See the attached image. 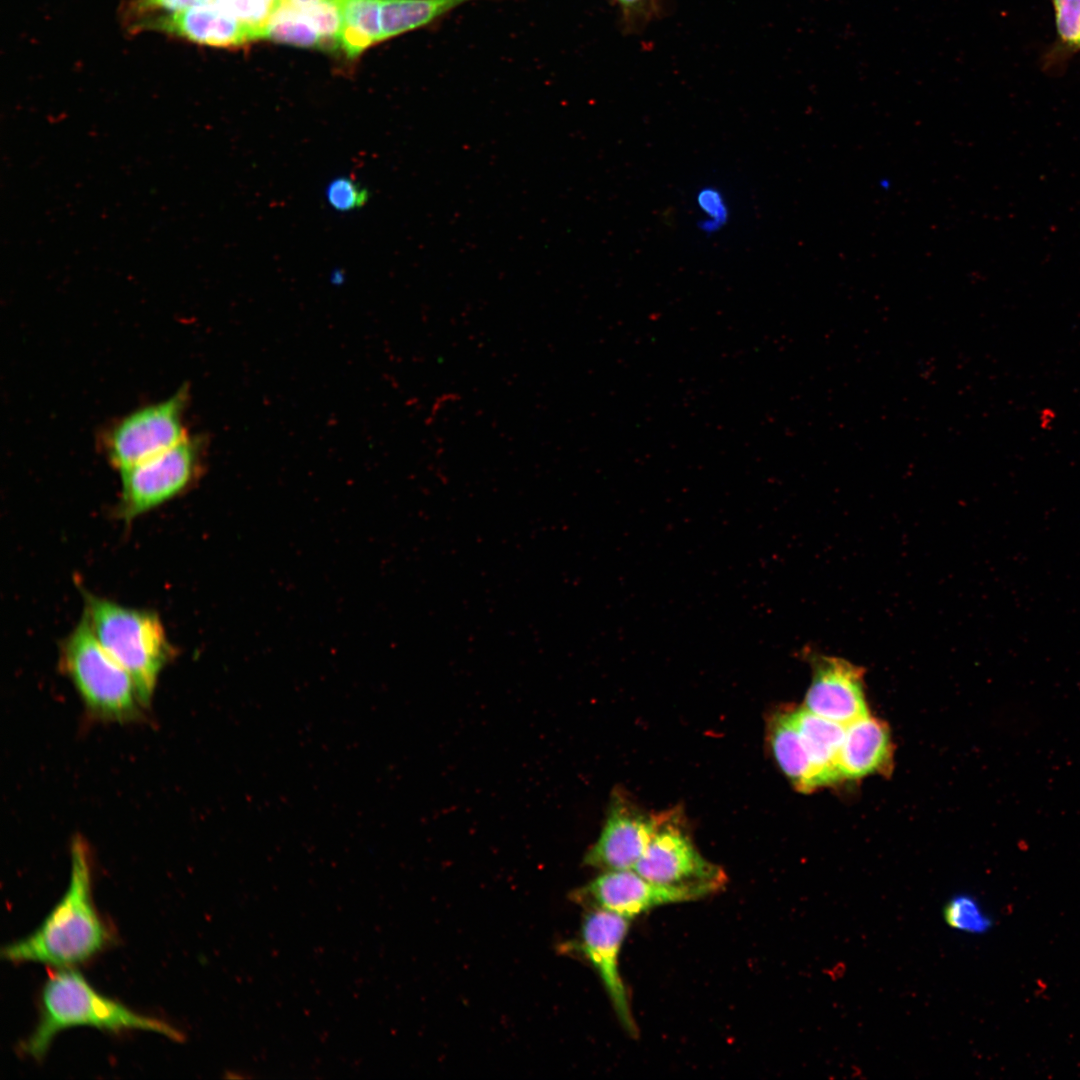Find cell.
Returning <instances> with one entry per match:
<instances>
[{"label":"cell","mask_w":1080,"mask_h":1080,"mask_svg":"<svg viewBox=\"0 0 1080 1080\" xmlns=\"http://www.w3.org/2000/svg\"><path fill=\"white\" fill-rule=\"evenodd\" d=\"M1052 1L1060 38L1067 44L1078 46L1080 39V0Z\"/></svg>","instance_id":"7402d4cb"},{"label":"cell","mask_w":1080,"mask_h":1080,"mask_svg":"<svg viewBox=\"0 0 1080 1080\" xmlns=\"http://www.w3.org/2000/svg\"><path fill=\"white\" fill-rule=\"evenodd\" d=\"M75 1026L114 1032L143 1030L176 1042L184 1040L183 1033L170 1023L135 1012L103 996L80 972L62 968L45 982L41 991L38 1022L20 1048L24 1054L39 1061L60 1031Z\"/></svg>","instance_id":"7a4b0ae2"},{"label":"cell","mask_w":1080,"mask_h":1080,"mask_svg":"<svg viewBox=\"0 0 1080 1080\" xmlns=\"http://www.w3.org/2000/svg\"><path fill=\"white\" fill-rule=\"evenodd\" d=\"M470 0H381L382 41L421 27Z\"/></svg>","instance_id":"e0dca14e"},{"label":"cell","mask_w":1080,"mask_h":1080,"mask_svg":"<svg viewBox=\"0 0 1080 1080\" xmlns=\"http://www.w3.org/2000/svg\"><path fill=\"white\" fill-rule=\"evenodd\" d=\"M326 197L331 207L337 211L348 212L364 206L369 192L353 179L341 176L329 183Z\"/></svg>","instance_id":"44dd1931"},{"label":"cell","mask_w":1080,"mask_h":1080,"mask_svg":"<svg viewBox=\"0 0 1080 1080\" xmlns=\"http://www.w3.org/2000/svg\"><path fill=\"white\" fill-rule=\"evenodd\" d=\"M282 0H214L215 4L252 30L263 39L264 28Z\"/></svg>","instance_id":"d6986e66"},{"label":"cell","mask_w":1080,"mask_h":1080,"mask_svg":"<svg viewBox=\"0 0 1080 1080\" xmlns=\"http://www.w3.org/2000/svg\"><path fill=\"white\" fill-rule=\"evenodd\" d=\"M60 667L97 719L128 722L145 708L133 678L102 646L85 614L62 643Z\"/></svg>","instance_id":"277c9868"},{"label":"cell","mask_w":1080,"mask_h":1080,"mask_svg":"<svg viewBox=\"0 0 1080 1080\" xmlns=\"http://www.w3.org/2000/svg\"><path fill=\"white\" fill-rule=\"evenodd\" d=\"M214 0H135L132 2L130 11L138 19L170 14L194 7L212 4Z\"/></svg>","instance_id":"603a6c76"},{"label":"cell","mask_w":1080,"mask_h":1080,"mask_svg":"<svg viewBox=\"0 0 1080 1080\" xmlns=\"http://www.w3.org/2000/svg\"><path fill=\"white\" fill-rule=\"evenodd\" d=\"M625 7H634L638 5L642 0H618Z\"/></svg>","instance_id":"484cf974"},{"label":"cell","mask_w":1080,"mask_h":1080,"mask_svg":"<svg viewBox=\"0 0 1080 1080\" xmlns=\"http://www.w3.org/2000/svg\"><path fill=\"white\" fill-rule=\"evenodd\" d=\"M188 390L182 387L168 399L134 410L104 434L110 463L125 469L177 445L189 435L184 423Z\"/></svg>","instance_id":"8992f818"},{"label":"cell","mask_w":1080,"mask_h":1080,"mask_svg":"<svg viewBox=\"0 0 1080 1080\" xmlns=\"http://www.w3.org/2000/svg\"><path fill=\"white\" fill-rule=\"evenodd\" d=\"M660 816L644 812L624 792L614 791L600 835L586 851L583 864L602 871L634 869L657 829Z\"/></svg>","instance_id":"30bf717a"},{"label":"cell","mask_w":1080,"mask_h":1080,"mask_svg":"<svg viewBox=\"0 0 1080 1080\" xmlns=\"http://www.w3.org/2000/svg\"><path fill=\"white\" fill-rule=\"evenodd\" d=\"M708 894L690 887L658 884L634 869L603 871L574 889L570 899L588 909L609 911L628 919L655 907L698 900Z\"/></svg>","instance_id":"9c48e42d"},{"label":"cell","mask_w":1080,"mask_h":1080,"mask_svg":"<svg viewBox=\"0 0 1080 1080\" xmlns=\"http://www.w3.org/2000/svg\"><path fill=\"white\" fill-rule=\"evenodd\" d=\"M132 28L219 48H238L259 39L254 30L215 4L143 17L134 20Z\"/></svg>","instance_id":"7c38bea8"},{"label":"cell","mask_w":1080,"mask_h":1080,"mask_svg":"<svg viewBox=\"0 0 1080 1080\" xmlns=\"http://www.w3.org/2000/svg\"><path fill=\"white\" fill-rule=\"evenodd\" d=\"M629 925L630 919L618 914L588 909L581 921L578 937L561 944L560 952L580 956L591 964L622 1027L635 1037L638 1029L619 969V957Z\"/></svg>","instance_id":"ba28073f"},{"label":"cell","mask_w":1080,"mask_h":1080,"mask_svg":"<svg viewBox=\"0 0 1080 1080\" xmlns=\"http://www.w3.org/2000/svg\"><path fill=\"white\" fill-rule=\"evenodd\" d=\"M812 681L804 699L810 712L847 725L868 713L864 694V669L834 656L806 651Z\"/></svg>","instance_id":"8fae6325"},{"label":"cell","mask_w":1080,"mask_h":1080,"mask_svg":"<svg viewBox=\"0 0 1080 1080\" xmlns=\"http://www.w3.org/2000/svg\"><path fill=\"white\" fill-rule=\"evenodd\" d=\"M204 448L202 439L188 436L172 448L120 470V517L131 521L189 488L200 475Z\"/></svg>","instance_id":"5b68a950"},{"label":"cell","mask_w":1080,"mask_h":1080,"mask_svg":"<svg viewBox=\"0 0 1080 1080\" xmlns=\"http://www.w3.org/2000/svg\"><path fill=\"white\" fill-rule=\"evenodd\" d=\"M284 1L287 2L289 5H291L292 7H294L295 9L304 12V11H306V10L320 4L321 2H323L325 0H284Z\"/></svg>","instance_id":"d4e9b609"},{"label":"cell","mask_w":1080,"mask_h":1080,"mask_svg":"<svg viewBox=\"0 0 1080 1080\" xmlns=\"http://www.w3.org/2000/svg\"><path fill=\"white\" fill-rule=\"evenodd\" d=\"M282 1H284V0H282Z\"/></svg>","instance_id":"4316f807"},{"label":"cell","mask_w":1080,"mask_h":1080,"mask_svg":"<svg viewBox=\"0 0 1080 1080\" xmlns=\"http://www.w3.org/2000/svg\"><path fill=\"white\" fill-rule=\"evenodd\" d=\"M769 740L774 757L791 783L801 792L819 787L816 773L791 711L777 713L770 721Z\"/></svg>","instance_id":"9a60e30c"},{"label":"cell","mask_w":1080,"mask_h":1080,"mask_svg":"<svg viewBox=\"0 0 1080 1080\" xmlns=\"http://www.w3.org/2000/svg\"><path fill=\"white\" fill-rule=\"evenodd\" d=\"M892 742L887 725L869 714L845 726L840 754L842 779H858L887 772L892 762Z\"/></svg>","instance_id":"4fadbf2b"},{"label":"cell","mask_w":1080,"mask_h":1080,"mask_svg":"<svg viewBox=\"0 0 1080 1080\" xmlns=\"http://www.w3.org/2000/svg\"><path fill=\"white\" fill-rule=\"evenodd\" d=\"M263 39L301 48L323 49V41L303 12L282 1L269 18Z\"/></svg>","instance_id":"ac0fdd59"},{"label":"cell","mask_w":1080,"mask_h":1080,"mask_svg":"<svg viewBox=\"0 0 1080 1080\" xmlns=\"http://www.w3.org/2000/svg\"><path fill=\"white\" fill-rule=\"evenodd\" d=\"M791 716L814 767L819 787L842 780L840 754L845 725L820 717L804 707Z\"/></svg>","instance_id":"5bb4252c"},{"label":"cell","mask_w":1080,"mask_h":1080,"mask_svg":"<svg viewBox=\"0 0 1080 1080\" xmlns=\"http://www.w3.org/2000/svg\"><path fill=\"white\" fill-rule=\"evenodd\" d=\"M945 920L955 929L971 933H980L990 926L989 919L983 914L977 902L969 896H957L947 904Z\"/></svg>","instance_id":"ffe728a7"},{"label":"cell","mask_w":1080,"mask_h":1080,"mask_svg":"<svg viewBox=\"0 0 1080 1080\" xmlns=\"http://www.w3.org/2000/svg\"><path fill=\"white\" fill-rule=\"evenodd\" d=\"M68 888L41 925L30 935L4 946L2 958L71 968L102 951L112 939L92 900L90 850L81 836L71 843Z\"/></svg>","instance_id":"6da1fadb"},{"label":"cell","mask_w":1080,"mask_h":1080,"mask_svg":"<svg viewBox=\"0 0 1080 1080\" xmlns=\"http://www.w3.org/2000/svg\"><path fill=\"white\" fill-rule=\"evenodd\" d=\"M340 46L350 58L382 41L381 0H342Z\"/></svg>","instance_id":"2e32d148"},{"label":"cell","mask_w":1080,"mask_h":1080,"mask_svg":"<svg viewBox=\"0 0 1080 1080\" xmlns=\"http://www.w3.org/2000/svg\"><path fill=\"white\" fill-rule=\"evenodd\" d=\"M84 614L102 646L131 675L144 706L151 703L173 649L159 616L84 594Z\"/></svg>","instance_id":"3957f363"},{"label":"cell","mask_w":1080,"mask_h":1080,"mask_svg":"<svg viewBox=\"0 0 1080 1080\" xmlns=\"http://www.w3.org/2000/svg\"><path fill=\"white\" fill-rule=\"evenodd\" d=\"M634 870L663 885L690 887L708 895L724 887L727 876L706 860L683 829L679 815L662 813L657 829Z\"/></svg>","instance_id":"52a82bcc"},{"label":"cell","mask_w":1080,"mask_h":1080,"mask_svg":"<svg viewBox=\"0 0 1080 1080\" xmlns=\"http://www.w3.org/2000/svg\"><path fill=\"white\" fill-rule=\"evenodd\" d=\"M699 202L702 208L717 220L724 217L722 214L725 212V209L721 204V198L717 192L712 190L703 191L699 196Z\"/></svg>","instance_id":"cb8c5ba5"}]
</instances>
